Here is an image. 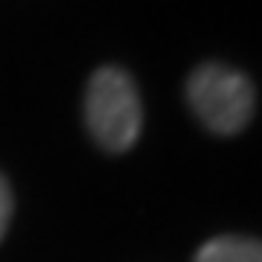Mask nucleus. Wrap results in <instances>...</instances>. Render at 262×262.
<instances>
[{
  "instance_id": "obj_1",
  "label": "nucleus",
  "mask_w": 262,
  "mask_h": 262,
  "mask_svg": "<svg viewBox=\"0 0 262 262\" xmlns=\"http://www.w3.org/2000/svg\"><path fill=\"white\" fill-rule=\"evenodd\" d=\"M84 122L105 151L131 149L143 131L137 84L122 67H99L84 91Z\"/></svg>"
},
{
  "instance_id": "obj_2",
  "label": "nucleus",
  "mask_w": 262,
  "mask_h": 262,
  "mask_svg": "<svg viewBox=\"0 0 262 262\" xmlns=\"http://www.w3.org/2000/svg\"><path fill=\"white\" fill-rule=\"evenodd\" d=\"M187 102L213 134L230 137L251 122L256 96L251 79L236 67L207 61L195 67L187 82Z\"/></svg>"
},
{
  "instance_id": "obj_3",
  "label": "nucleus",
  "mask_w": 262,
  "mask_h": 262,
  "mask_svg": "<svg viewBox=\"0 0 262 262\" xmlns=\"http://www.w3.org/2000/svg\"><path fill=\"white\" fill-rule=\"evenodd\" d=\"M195 262H262V242L248 236H215L198 248Z\"/></svg>"
},
{
  "instance_id": "obj_4",
  "label": "nucleus",
  "mask_w": 262,
  "mask_h": 262,
  "mask_svg": "<svg viewBox=\"0 0 262 262\" xmlns=\"http://www.w3.org/2000/svg\"><path fill=\"white\" fill-rule=\"evenodd\" d=\"M9 219H12V192H9V184L6 178L0 175V239L9 227Z\"/></svg>"
}]
</instances>
